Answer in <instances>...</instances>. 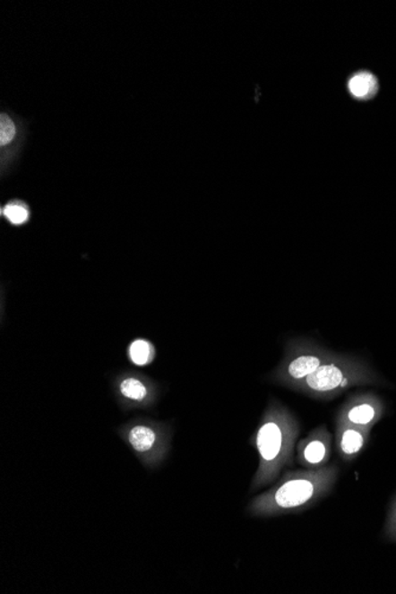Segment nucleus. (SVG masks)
<instances>
[{
  "label": "nucleus",
  "mask_w": 396,
  "mask_h": 594,
  "mask_svg": "<svg viewBox=\"0 0 396 594\" xmlns=\"http://www.w3.org/2000/svg\"><path fill=\"white\" fill-rule=\"evenodd\" d=\"M384 414V405L379 396L362 394L355 396L340 410L339 423L372 430Z\"/></svg>",
  "instance_id": "obj_4"
},
{
  "label": "nucleus",
  "mask_w": 396,
  "mask_h": 594,
  "mask_svg": "<svg viewBox=\"0 0 396 594\" xmlns=\"http://www.w3.org/2000/svg\"><path fill=\"white\" fill-rule=\"evenodd\" d=\"M2 212L7 221L14 226L24 225L25 222H28L29 215H30L27 205L21 203V202H13V203L6 204Z\"/></svg>",
  "instance_id": "obj_12"
},
{
  "label": "nucleus",
  "mask_w": 396,
  "mask_h": 594,
  "mask_svg": "<svg viewBox=\"0 0 396 594\" xmlns=\"http://www.w3.org/2000/svg\"><path fill=\"white\" fill-rule=\"evenodd\" d=\"M155 348L149 340L139 339L133 340L128 347V358L138 366L150 365L155 358Z\"/></svg>",
  "instance_id": "obj_10"
},
{
  "label": "nucleus",
  "mask_w": 396,
  "mask_h": 594,
  "mask_svg": "<svg viewBox=\"0 0 396 594\" xmlns=\"http://www.w3.org/2000/svg\"><path fill=\"white\" fill-rule=\"evenodd\" d=\"M298 432V425L288 410L271 406L255 435L260 463L253 480V490L272 483L282 469L292 463Z\"/></svg>",
  "instance_id": "obj_2"
},
{
  "label": "nucleus",
  "mask_w": 396,
  "mask_h": 594,
  "mask_svg": "<svg viewBox=\"0 0 396 594\" xmlns=\"http://www.w3.org/2000/svg\"><path fill=\"white\" fill-rule=\"evenodd\" d=\"M159 434L152 426L146 424L133 425L127 431V442L139 454H148L159 443Z\"/></svg>",
  "instance_id": "obj_8"
},
{
  "label": "nucleus",
  "mask_w": 396,
  "mask_h": 594,
  "mask_svg": "<svg viewBox=\"0 0 396 594\" xmlns=\"http://www.w3.org/2000/svg\"><path fill=\"white\" fill-rule=\"evenodd\" d=\"M335 357L336 355L324 353L322 350L299 351V353L293 354L282 365L280 370H279V379L284 383L297 386L311 374L316 372L319 366Z\"/></svg>",
  "instance_id": "obj_5"
},
{
  "label": "nucleus",
  "mask_w": 396,
  "mask_h": 594,
  "mask_svg": "<svg viewBox=\"0 0 396 594\" xmlns=\"http://www.w3.org/2000/svg\"><path fill=\"white\" fill-rule=\"evenodd\" d=\"M119 393L130 401L142 402L149 398L150 391L144 381L135 376H127L120 381Z\"/></svg>",
  "instance_id": "obj_9"
},
{
  "label": "nucleus",
  "mask_w": 396,
  "mask_h": 594,
  "mask_svg": "<svg viewBox=\"0 0 396 594\" xmlns=\"http://www.w3.org/2000/svg\"><path fill=\"white\" fill-rule=\"evenodd\" d=\"M339 472L337 465L286 472L273 487L251 502L249 512L270 517L309 508L332 490Z\"/></svg>",
  "instance_id": "obj_1"
},
{
  "label": "nucleus",
  "mask_w": 396,
  "mask_h": 594,
  "mask_svg": "<svg viewBox=\"0 0 396 594\" xmlns=\"http://www.w3.org/2000/svg\"><path fill=\"white\" fill-rule=\"evenodd\" d=\"M14 135H16V125L11 120L10 116L3 115L2 119H0V145L9 144Z\"/></svg>",
  "instance_id": "obj_13"
},
{
  "label": "nucleus",
  "mask_w": 396,
  "mask_h": 594,
  "mask_svg": "<svg viewBox=\"0 0 396 594\" xmlns=\"http://www.w3.org/2000/svg\"><path fill=\"white\" fill-rule=\"evenodd\" d=\"M379 383V375L366 363L336 355L296 387L311 395L332 398L354 386Z\"/></svg>",
  "instance_id": "obj_3"
},
{
  "label": "nucleus",
  "mask_w": 396,
  "mask_h": 594,
  "mask_svg": "<svg viewBox=\"0 0 396 594\" xmlns=\"http://www.w3.org/2000/svg\"><path fill=\"white\" fill-rule=\"evenodd\" d=\"M370 431L354 425L337 424V450L343 461H353L369 443Z\"/></svg>",
  "instance_id": "obj_7"
},
{
  "label": "nucleus",
  "mask_w": 396,
  "mask_h": 594,
  "mask_svg": "<svg viewBox=\"0 0 396 594\" xmlns=\"http://www.w3.org/2000/svg\"><path fill=\"white\" fill-rule=\"evenodd\" d=\"M331 456V435L325 427L318 428L298 443L297 460L306 469L325 467Z\"/></svg>",
  "instance_id": "obj_6"
},
{
  "label": "nucleus",
  "mask_w": 396,
  "mask_h": 594,
  "mask_svg": "<svg viewBox=\"0 0 396 594\" xmlns=\"http://www.w3.org/2000/svg\"><path fill=\"white\" fill-rule=\"evenodd\" d=\"M384 538L388 541L396 542V496L392 501L383 529Z\"/></svg>",
  "instance_id": "obj_14"
},
{
  "label": "nucleus",
  "mask_w": 396,
  "mask_h": 594,
  "mask_svg": "<svg viewBox=\"0 0 396 594\" xmlns=\"http://www.w3.org/2000/svg\"><path fill=\"white\" fill-rule=\"evenodd\" d=\"M349 90L354 97L359 99L370 98L376 93L377 81L369 73H358L350 79Z\"/></svg>",
  "instance_id": "obj_11"
}]
</instances>
